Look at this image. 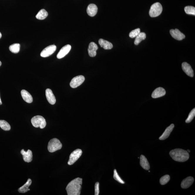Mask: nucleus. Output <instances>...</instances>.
Returning <instances> with one entry per match:
<instances>
[{
	"instance_id": "obj_1",
	"label": "nucleus",
	"mask_w": 195,
	"mask_h": 195,
	"mask_svg": "<svg viewBox=\"0 0 195 195\" xmlns=\"http://www.w3.org/2000/svg\"><path fill=\"white\" fill-rule=\"evenodd\" d=\"M82 179L78 177L70 181L66 188L68 195H79L81 193Z\"/></svg>"
},
{
	"instance_id": "obj_16",
	"label": "nucleus",
	"mask_w": 195,
	"mask_h": 195,
	"mask_svg": "<svg viewBox=\"0 0 195 195\" xmlns=\"http://www.w3.org/2000/svg\"><path fill=\"white\" fill-rule=\"evenodd\" d=\"M98 7L95 4H90L87 7V12L88 15L91 17H93L96 15L98 12Z\"/></svg>"
},
{
	"instance_id": "obj_15",
	"label": "nucleus",
	"mask_w": 195,
	"mask_h": 195,
	"mask_svg": "<svg viewBox=\"0 0 195 195\" xmlns=\"http://www.w3.org/2000/svg\"><path fill=\"white\" fill-rule=\"evenodd\" d=\"M166 90L163 88H157L153 91L152 94V97L153 98H157L165 95L166 94Z\"/></svg>"
},
{
	"instance_id": "obj_37",
	"label": "nucleus",
	"mask_w": 195,
	"mask_h": 195,
	"mask_svg": "<svg viewBox=\"0 0 195 195\" xmlns=\"http://www.w3.org/2000/svg\"><path fill=\"white\" fill-rule=\"evenodd\" d=\"M30 189H28V191H30Z\"/></svg>"
},
{
	"instance_id": "obj_25",
	"label": "nucleus",
	"mask_w": 195,
	"mask_h": 195,
	"mask_svg": "<svg viewBox=\"0 0 195 195\" xmlns=\"http://www.w3.org/2000/svg\"><path fill=\"white\" fill-rule=\"evenodd\" d=\"M0 127L5 131H9L11 130L10 125L8 122L4 120H0Z\"/></svg>"
},
{
	"instance_id": "obj_11",
	"label": "nucleus",
	"mask_w": 195,
	"mask_h": 195,
	"mask_svg": "<svg viewBox=\"0 0 195 195\" xmlns=\"http://www.w3.org/2000/svg\"><path fill=\"white\" fill-rule=\"evenodd\" d=\"M98 48V46L94 42H90L88 48V52L90 56L91 57H95L96 56L97 51Z\"/></svg>"
},
{
	"instance_id": "obj_8",
	"label": "nucleus",
	"mask_w": 195,
	"mask_h": 195,
	"mask_svg": "<svg viewBox=\"0 0 195 195\" xmlns=\"http://www.w3.org/2000/svg\"><path fill=\"white\" fill-rule=\"evenodd\" d=\"M56 45H50L42 50L41 53V56L43 58L48 57L52 55L56 51Z\"/></svg>"
},
{
	"instance_id": "obj_22",
	"label": "nucleus",
	"mask_w": 195,
	"mask_h": 195,
	"mask_svg": "<svg viewBox=\"0 0 195 195\" xmlns=\"http://www.w3.org/2000/svg\"><path fill=\"white\" fill-rule=\"evenodd\" d=\"M31 183H32V181L31 179H28L26 183L23 185V186L19 189L18 191L19 192L23 193H26V192L28 191L29 187L30 186H31Z\"/></svg>"
},
{
	"instance_id": "obj_6",
	"label": "nucleus",
	"mask_w": 195,
	"mask_h": 195,
	"mask_svg": "<svg viewBox=\"0 0 195 195\" xmlns=\"http://www.w3.org/2000/svg\"><path fill=\"white\" fill-rule=\"evenodd\" d=\"M82 151L81 149H77L70 154L68 162L69 165H72L78 160L82 154Z\"/></svg>"
},
{
	"instance_id": "obj_26",
	"label": "nucleus",
	"mask_w": 195,
	"mask_h": 195,
	"mask_svg": "<svg viewBox=\"0 0 195 195\" xmlns=\"http://www.w3.org/2000/svg\"><path fill=\"white\" fill-rule=\"evenodd\" d=\"M20 44L15 43L9 46V49L12 53H18L20 51Z\"/></svg>"
},
{
	"instance_id": "obj_9",
	"label": "nucleus",
	"mask_w": 195,
	"mask_h": 195,
	"mask_svg": "<svg viewBox=\"0 0 195 195\" xmlns=\"http://www.w3.org/2000/svg\"><path fill=\"white\" fill-rule=\"evenodd\" d=\"M170 33L172 37L177 40H182L185 37L184 34L177 29L171 30L170 31Z\"/></svg>"
},
{
	"instance_id": "obj_29",
	"label": "nucleus",
	"mask_w": 195,
	"mask_h": 195,
	"mask_svg": "<svg viewBox=\"0 0 195 195\" xmlns=\"http://www.w3.org/2000/svg\"><path fill=\"white\" fill-rule=\"evenodd\" d=\"M195 116V108H194L191 111V112L189 113V115L188 117L187 118L186 120L185 121V122L186 123H189L191 122L192 120H193V118Z\"/></svg>"
},
{
	"instance_id": "obj_27",
	"label": "nucleus",
	"mask_w": 195,
	"mask_h": 195,
	"mask_svg": "<svg viewBox=\"0 0 195 195\" xmlns=\"http://www.w3.org/2000/svg\"><path fill=\"white\" fill-rule=\"evenodd\" d=\"M186 14L195 15V8L193 6H186L184 8Z\"/></svg>"
},
{
	"instance_id": "obj_4",
	"label": "nucleus",
	"mask_w": 195,
	"mask_h": 195,
	"mask_svg": "<svg viewBox=\"0 0 195 195\" xmlns=\"http://www.w3.org/2000/svg\"><path fill=\"white\" fill-rule=\"evenodd\" d=\"M31 122L34 127H40L41 129L45 128L46 125V122L45 119L41 116L37 115L34 116L31 119Z\"/></svg>"
},
{
	"instance_id": "obj_20",
	"label": "nucleus",
	"mask_w": 195,
	"mask_h": 195,
	"mask_svg": "<svg viewBox=\"0 0 195 195\" xmlns=\"http://www.w3.org/2000/svg\"><path fill=\"white\" fill-rule=\"evenodd\" d=\"M140 164L143 169L146 170H149L150 169V164L144 155H141L140 157Z\"/></svg>"
},
{
	"instance_id": "obj_31",
	"label": "nucleus",
	"mask_w": 195,
	"mask_h": 195,
	"mask_svg": "<svg viewBox=\"0 0 195 195\" xmlns=\"http://www.w3.org/2000/svg\"><path fill=\"white\" fill-rule=\"evenodd\" d=\"M140 33V29L139 28H137V29H135L132 31L130 33L129 36L131 38H134L136 37Z\"/></svg>"
},
{
	"instance_id": "obj_7",
	"label": "nucleus",
	"mask_w": 195,
	"mask_h": 195,
	"mask_svg": "<svg viewBox=\"0 0 195 195\" xmlns=\"http://www.w3.org/2000/svg\"><path fill=\"white\" fill-rule=\"evenodd\" d=\"M85 80V77L82 75H78L74 78L70 83V87L75 88L83 84Z\"/></svg>"
},
{
	"instance_id": "obj_5",
	"label": "nucleus",
	"mask_w": 195,
	"mask_h": 195,
	"mask_svg": "<svg viewBox=\"0 0 195 195\" xmlns=\"http://www.w3.org/2000/svg\"><path fill=\"white\" fill-rule=\"evenodd\" d=\"M162 10V6L160 3H155L151 6L149 11V15L152 18L158 16L161 14Z\"/></svg>"
},
{
	"instance_id": "obj_13",
	"label": "nucleus",
	"mask_w": 195,
	"mask_h": 195,
	"mask_svg": "<svg viewBox=\"0 0 195 195\" xmlns=\"http://www.w3.org/2000/svg\"><path fill=\"white\" fill-rule=\"evenodd\" d=\"M46 96L47 100L50 104L54 105L56 103V100L52 91L50 89H47L46 90Z\"/></svg>"
},
{
	"instance_id": "obj_23",
	"label": "nucleus",
	"mask_w": 195,
	"mask_h": 195,
	"mask_svg": "<svg viewBox=\"0 0 195 195\" xmlns=\"http://www.w3.org/2000/svg\"><path fill=\"white\" fill-rule=\"evenodd\" d=\"M48 15V12L45 9H42L36 15V18L38 19L42 20L46 18Z\"/></svg>"
},
{
	"instance_id": "obj_12",
	"label": "nucleus",
	"mask_w": 195,
	"mask_h": 195,
	"mask_svg": "<svg viewBox=\"0 0 195 195\" xmlns=\"http://www.w3.org/2000/svg\"><path fill=\"white\" fill-rule=\"evenodd\" d=\"M182 68L184 72L188 76H194V71L189 64L186 62H184L182 64Z\"/></svg>"
},
{
	"instance_id": "obj_30",
	"label": "nucleus",
	"mask_w": 195,
	"mask_h": 195,
	"mask_svg": "<svg viewBox=\"0 0 195 195\" xmlns=\"http://www.w3.org/2000/svg\"><path fill=\"white\" fill-rule=\"evenodd\" d=\"M114 178L115 180L119 182V183L122 184H124L125 183V182L122 180V179L121 178L120 176H119L118 174L116 169L114 170Z\"/></svg>"
},
{
	"instance_id": "obj_32",
	"label": "nucleus",
	"mask_w": 195,
	"mask_h": 195,
	"mask_svg": "<svg viewBox=\"0 0 195 195\" xmlns=\"http://www.w3.org/2000/svg\"><path fill=\"white\" fill-rule=\"evenodd\" d=\"M99 182H96L95 185V195H98L100 193V189H99Z\"/></svg>"
},
{
	"instance_id": "obj_14",
	"label": "nucleus",
	"mask_w": 195,
	"mask_h": 195,
	"mask_svg": "<svg viewBox=\"0 0 195 195\" xmlns=\"http://www.w3.org/2000/svg\"><path fill=\"white\" fill-rule=\"evenodd\" d=\"M21 153L23 156V160L27 163L31 162L33 160L32 152L31 151L28 150L27 152H25L23 149L21 151Z\"/></svg>"
},
{
	"instance_id": "obj_19",
	"label": "nucleus",
	"mask_w": 195,
	"mask_h": 195,
	"mask_svg": "<svg viewBox=\"0 0 195 195\" xmlns=\"http://www.w3.org/2000/svg\"><path fill=\"white\" fill-rule=\"evenodd\" d=\"M21 96L25 102L29 103H32L33 101L32 96L28 91L23 90L21 91Z\"/></svg>"
},
{
	"instance_id": "obj_33",
	"label": "nucleus",
	"mask_w": 195,
	"mask_h": 195,
	"mask_svg": "<svg viewBox=\"0 0 195 195\" xmlns=\"http://www.w3.org/2000/svg\"><path fill=\"white\" fill-rule=\"evenodd\" d=\"M2 102H1V97H0V105H2Z\"/></svg>"
},
{
	"instance_id": "obj_24",
	"label": "nucleus",
	"mask_w": 195,
	"mask_h": 195,
	"mask_svg": "<svg viewBox=\"0 0 195 195\" xmlns=\"http://www.w3.org/2000/svg\"><path fill=\"white\" fill-rule=\"evenodd\" d=\"M146 38V34L144 32L140 33L137 36L135 41V45H137L142 41V40H145Z\"/></svg>"
},
{
	"instance_id": "obj_10",
	"label": "nucleus",
	"mask_w": 195,
	"mask_h": 195,
	"mask_svg": "<svg viewBox=\"0 0 195 195\" xmlns=\"http://www.w3.org/2000/svg\"><path fill=\"white\" fill-rule=\"evenodd\" d=\"M71 49V46L70 45H67L63 47L58 53L57 58L59 59H62L64 58L70 52Z\"/></svg>"
},
{
	"instance_id": "obj_2",
	"label": "nucleus",
	"mask_w": 195,
	"mask_h": 195,
	"mask_svg": "<svg viewBox=\"0 0 195 195\" xmlns=\"http://www.w3.org/2000/svg\"><path fill=\"white\" fill-rule=\"evenodd\" d=\"M169 155L173 160L179 162H185L189 158V152L186 150L176 149L171 151Z\"/></svg>"
},
{
	"instance_id": "obj_28",
	"label": "nucleus",
	"mask_w": 195,
	"mask_h": 195,
	"mask_svg": "<svg viewBox=\"0 0 195 195\" xmlns=\"http://www.w3.org/2000/svg\"><path fill=\"white\" fill-rule=\"evenodd\" d=\"M170 177L169 175H166L162 177L160 180V183L162 185H164L169 182Z\"/></svg>"
},
{
	"instance_id": "obj_21",
	"label": "nucleus",
	"mask_w": 195,
	"mask_h": 195,
	"mask_svg": "<svg viewBox=\"0 0 195 195\" xmlns=\"http://www.w3.org/2000/svg\"><path fill=\"white\" fill-rule=\"evenodd\" d=\"M99 44L105 50H110L113 48V45L111 42L103 39H100L99 40Z\"/></svg>"
},
{
	"instance_id": "obj_34",
	"label": "nucleus",
	"mask_w": 195,
	"mask_h": 195,
	"mask_svg": "<svg viewBox=\"0 0 195 195\" xmlns=\"http://www.w3.org/2000/svg\"><path fill=\"white\" fill-rule=\"evenodd\" d=\"M1 36H2V35H1V33L0 32V39L1 38Z\"/></svg>"
},
{
	"instance_id": "obj_3",
	"label": "nucleus",
	"mask_w": 195,
	"mask_h": 195,
	"mask_svg": "<svg viewBox=\"0 0 195 195\" xmlns=\"http://www.w3.org/2000/svg\"><path fill=\"white\" fill-rule=\"evenodd\" d=\"M62 147V144L57 138H54L50 140L48 144V149L49 152H53L60 150Z\"/></svg>"
},
{
	"instance_id": "obj_18",
	"label": "nucleus",
	"mask_w": 195,
	"mask_h": 195,
	"mask_svg": "<svg viewBox=\"0 0 195 195\" xmlns=\"http://www.w3.org/2000/svg\"><path fill=\"white\" fill-rule=\"evenodd\" d=\"M174 124H171L169 127H168L165 130L164 132L159 138V139L161 140H163L166 139L169 137L171 132H172L173 129H174Z\"/></svg>"
},
{
	"instance_id": "obj_36",
	"label": "nucleus",
	"mask_w": 195,
	"mask_h": 195,
	"mask_svg": "<svg viewBox=\"0 0 195 195\" xmlns=\"http://www.w3.org/2000/svg\"><path fill=\"white\" fill-rule=\"evenodd\" d=\"M188 152H191V151H190V150H188Z\"/></svg>"
},
{
	"instance_id": "obj_17",
	"label": "nucleus",
	"mask_w": 195,
	"mask_h": 195,
	"mask_svg": "<svg viewBox=\"0 0 195 195\" xmlns=\"http://www.w3.org/2000/svg\"><path fill=\"white\" fill-rule=\"evenodd\" d=\"M194 179L193 177L189 176L184 179L181 182V187L183 189H187L189 188L194 182Z\"/></svg>"
},
{
	"instance_id": "obj_35",
	"label": "nucleus",
	"mask_w": 195,
	"mask_h": 195,
	"mask_svg": "<svg viewBox=\"0 0 195 195\" xmlns=\"http://www.w3.org/2000/svg\"><path fill=\"white\" fill-rule=\"evenodd\" d=\"M1 61H0V67L1 66Z\"/></svg>"
}]
</instances>
